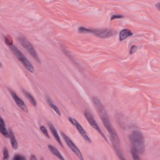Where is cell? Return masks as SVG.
<instances>
[{
    "mask_svg": "<svg viewBox=\"0 0 160 160\" xmlns=\"http://www.w3.org/2000/svg\"><path fill=\"white\" fill-rule=\"evenodd\" d=\"M93 101L96 108L97 109V111L99 114V117H100V118L102 121V123H103L106 129L107 130L109 134H110V136H111V138L113 146H119L120 143L118 135L117 134L115 130L114 129V128L113 127L111 122H110L108 113L106 112L103 105H102L101 102L97 97H93Z\"/></svg>",
    "mask_w": 160,
    "mask_h": 160,
    "instance_id": "1",
    "label": "cell"
},
{
    "mask_svg": "<svg viewBox=\"0 0 160 160\" xmlns=\"http://www.w3.org/2000/svg\"><path fill=\"white\" fill-rule=\"evenodd\" d=\"M130 143L132 145V148L138 154L143 155L145 150L144 138L140 130H133L129 135Z\"/></svg>",
    "mask_w": 160,
    "mask_h": 160,
    "instance_id": "2",
    "label": "cell"
},
{
    "mask_svg": "<svg viewBox=\"0 0 160 160\" xmlns=\"http://www.w3.org/2000/svg\"><path fill=\"white\" fill-rule=\"evenodd\" d=\"M80 33H91L101 38H106L113 36L116 34V31L109 29H91L85 27H80L78 29Z\"/></svg>",
    "mask_w": 160,
    "mask_h": 160,
    "instance_id": "3",
    "label": "cell"
},
{
    "mask_svg": "<svg viewBox=\"0 0 160 160\" xmlns=\"http://www.w3.org/2000/svg\"><path fill=\"white\" fill-rule=\"evenodd\" d=\"M9 47L11 50V51L13 52V54L16 57V58L23 64L24 66L25 67L30 73H33L34 72V69L33 66L31 65L29 60H28L26 58V57L24 56L22 53H21V51L20 50V49L13 44L11 45H9Z\"/></svg>",
    "mask_w": 160,
    "mask_h": 160,
    "instance_id": "4",
    "label": "cell"
},
{
    "mask_svg": "<svg viewBox=\"0 0 160 160\" xmlns=\"http://www.w3.org/2000/svg\"><path fill=\"white\" fill-rule=\"evenodd\" d=\"M18 40L20 45L24 47V48L25 49L28 53H29V54L33 57L35 60H36V61L38 62H40V59L39 58L36 50H35L33 46H32V45L26 40L24 36H19L18 38Z\"/></svg>",
    "mask_w": 160,
    "mask_h": 160,
    "instance_id": "5",
    "label": "cell"
},
{
    "mask_svg": "<svg viewBox=\"0 0 160 160\" xmlns=\"http://www.w3.org/2000/svg\"><path fill=\"white\" fill-rule=\"evenodd\" d=\"M84 115L85 118H86L87 121L88 122V123H90V125L92 127H93L95 130H97L98 132L99 133V134H100L101 136L104 138V140L106 142H108V141L107 140V138H106V137L105 136L104 133L102 132L101 130L100 129V128H99V125L98 124V123H97V122H96L95 119L94 118L93 116L92 115V114L91 113V112L89 111L88 109H85L84 110Z\"/></svg>",
    "mask_w": 160,
    "mask_h": 160,
    "instance_id": "6",
    "label": "cell"
},
{
    "mask_svg": "<svg viewBox=\"0 0 160 160\" xmlns=\"http://www.w3.org/2000/svg\"><path fill=\"white\" fill-rule=\"evenodd\" d=\"M61 134L62 135V137L63 138L64 141H65V143L67 144L69 148L71 149V150H72V151L80 159V160H84L83 156L82 153H81L80 150H79V148L76 146V144L73 143L72 140H71L70 138L65 133L61 132Z\"/></svg>",
    "mask_w": 160,
    "mask_h": 160,
    "instance_id": "7",
    "label": "cell"
},
{
    "mask_svg": "<svg viewBox=\"0 0 160 160\" xmlns=\"http://www.w3.org/2000/svg\"><path fill=\"white\" fill-rule=\"evenodd\" d=\"M68 119L70 122V123H72L73 125L75 126L78 132H79V133L81 134V136L84 138V140L88 142V143H91L92 141L90 139V138L89 137L86 131H85V130L82 127V126H81V124L77 122V120L76 119H74V118H72V117H69Z\"/></svg>",
    "mask_w": 160,
    "mask_h": 160,
    "instance_id": "8",
    "label": "cell"
},
{
    "mask_svg": "<svg viewBox=\"0 0 160 160\" xmlns=\"http://www.w3.org/2000/svg\"><path fill=\"white\" fill-rule=\"evenodd\" d=\"M9 91V93H10L11 95L12 98L14 99V101H15L16 104L18 106V107L20 108H21V110H23L24 112L28 113V108H27L26 105H25V103H24V101L13 91L10 90Z\"/></svg>",
    "mask_w": 160,
    "mask_h": 160,
    "instance_id": "9",
    "label": "cell"
},
{
    "mask_svg": "<svg viewBox=\"0 0 160 160\" xmlns=\"http://www.w3.org/2000/svg\"><path fill=\"white\" fill-rule=\"evenodd\" d=\"M48 125H49V129L51 130V132L53 134V136L55 138V140H56V141L58 142V143L59 144V145L61 146H63V144H62V142L61 141V139H60V137L59 136V134L58 133V131H57L56 128L54 126L53 124L50 123H48Z\"/></svg>",
    "mask_w": 160,
    "mask_h": 160,
    "instance_id": "10",
    "label": "cell"
},
{
    "mask_svg": "<svg viewBox=\"0 0 160 160\" xmlns=\"http://www.w3.org/2000/svg\"><path fill=\"white\" fill-rule=\"evenodd\" d=\"M0 133L3 135V136L6 138H8L9 136L8 131L6 128L5 121L1 116H0Z\"/></svg>",
    "mask_w": 160,
    "mask_h": 160,
    "instance_id": "11",
    "label": "cell"
},
{
    "mask_svg": "<svg viewBox=\"0 0 160 160\" xmlns=\"http://www.w3.org/2000/svg\"><path fill=\"white\" fill-rule=\"evenodd\" d=\"M48 148L49 149V150L51 151V153H52L53 155H54L55 156H56L58 158H59L60 160H66L65 158H64L63 155L61 154V153L57 150L55 146H53V145L49 144L48 146Z\"/></svg>",
    "mask_w": 160,
    "mask_h": 160,
    "instance_id": "12",
    "label": "cell"
},
{
    "mask_svg": "<svg viewBox=\"0 0 160 160\" xmlns=\"http://www.w3.org/2000/svg\"><path fill=\"white\" fill-rule=\"evenodd\" d=\"M9 137L10 139L11 144L12 148L14 149V150H16L18 147V142L16 141L15 134H14L13 131L11 129H9Z\"/></svg>",
    "mask_w": 160,
    "mask_h": 160,
    "instance_id": "13",
    "label": "cell"
},
{
    "mask_svg": "<svg viewBox=\"0 0 160 160\" xmlns=\"http://www.w3.org/2000/svg\"><path fill=\"white\" fill-rule=\"evenodd\" d=\"M133 35V33L130 30L128 29H124L121 31L119 33V40L123 41L127 38H128Z\"/></svg>",
    "mask_w": 160,
    "mask_h": 160,
    "instance_id": "14",
    "label": "cell"
},
{
    "mask_svg": "<svg viewBox=\"0 0 160 160\" xmlns=\"http://www.w3.org/2000/svg\"><path fill=\"white\" fill-rule=\"evenodd\" d=\"M47 102H48V103L49 105V106H50V107L53 109V110H54V111L58 115V116H61V111H60V110L59 109V108L57 107V106L55 105L54 103H53L51 99L49 98L48 97H47Z\"/></svg>",
    "mask_w": 160,
    "mask_h": 160,
    "instance_id": "15",
    "label": "cell"
},
{
    "mask_svg": "<svg viewBox=\"0 0 160 160\" xmlns=\"http://www.w3.org/2000/svg\"><path fill=\"white\" fill-rule=\"evenodd\" d=\"M23 93L24 95H25V97L28 99V100L30 101V102L31 103V104L32 105H33L34 106H36L37 105V103L36 101V100H35V99L34 98V97L32 96L29 92H28L25 90H23Z\"/></svg>",
    "mask_w": 160,
    "mask_h": 160,
    "instance_id": "16",
    "label": "cell"
},
{
    "mask_svg": "<svg viewBox=\"0 0 160 160\" xmlns=\"http://www.w3.org/2000/svg\"><path fill=\"white\" fill-rule=\"evenodd\" d=\"M114 148V150H115L116 153L118 155V158H119L120 160H126L125 157H124L123 153L121 150L120 149V146H115V147H113Z\"/></svg>",
    "mask_w": 160,
    "mask_h": 160,
    "instance_id": "17",
    "label": "cell"
},
{
    "mask_svg": "<svg viewBox=\"0 0 160 160\" xmlns=\"http://www.w3.org/2000/svg\"><path fill=\"white\" fill-rule=\"evenodd\" d=\"M131 154L132 155V158L133 160H141L139 154H138L136 151L134 150L133 148L131 149Z\"/></svg>",
    "mask_w": 160,
    "mask_h": 160,
    "instance_id": "18",
    "label": "cell"
},
{
    "mask_svg": "<svg viewBox=\"0 0 160 160\" xmlns=\"http://www.w3.org/2000/svg\"><path fill=\"white\" fill-rule=\"evenodd\" d=\"M3 160H8L9 158V152L8 149L6 148H4L3 150Z\"/></svg>",
    "mask_w": 160,
    "mask_h": 160,
    "instance_id": "19",
    "label": "cell"
},
{
    "mask_svg": "<svg viewBox=\"0 0 160 160\" xmlns=\"http://www.w3.org/2000/svg\"><path fill=\"white\" fill-rule=\"evenodd\" d=\"M12 160H26V158L24 156L20 155V154H16L14 157L13 158Z\"/></svg>",
    "mask_w": 160,
    "mask_h": 160,
    "instance_id": "20",
    "label": "cell"
},
{
    "mask_svg": "<svg viewBox=\"0 0 160 160\" xmlns=\"http://www.w3.org/2000/svg\"><path fill=\"white\" fill-rule=\"evenodd\" d=\"M40 130L41 131V132L43 133L46 136H47V138H49V133L48 132V130L47 129V128H46L45 126H41L40 127Z\"/></svg>",
    "mask_w": 160,
    "mask_h": 160,
    "instance_id": "21",
    "label": "cell"
},
{
    "mask_svg": "<svg viewBox=\"0 0 160 160\" xmlns=\"http://www.w3.org/2000/svg\"><path fill=\"white\" fill-rule=\"evenodd\" d=\"M136 49H137V47H136V46H135V45L131 46V47L130 48V54H133V53H134L135 51H136Z\"/></svg>",
    "mask_w": 160,
    "mask_h": 160,
    "instance_id": "22",
    "label": "cell"
},
{
    "mask_svg": "<svg viewBox=\"0 0 160 160\" xmlns=\"http://www.w3.org/2000/svg\"><path fill=\"white\" fill-rule=\"evenodd\" d=\"M124 16L123 15H113L111 16V20H113L114 19H118V18H123Z\"/></svg>",
    "mask_w": 160,
    "mask_h": 160,
    "instance_id": "23",
    "label": "cell"
},
{
    "mask_svg": "<svg viewBox=\"0 0 160 160\" xmlns=\"http://www.w3.org/2000/svg\"><path fill=\"white\" fill-rule=\"evenodd\" d=\"M30 160H37V158L36 156H35L34 155H31V157H30Z\"/></svg>",
    "mask_w": 160,
    "mask_h": 160,
    "instance_id": "24",
    "label": "cell"
},
{
    "mask_svg": "<svg viewBox=\"0 0 160 160\" xmlns=\"http://www.w3.org/2000/svg\"><path fill=\"white\" fill-rule=\"evenodd\" d=\"M156 8H157V9L160 11V3H157V4L156 5Z\"/></svg>",
    "mask_w": 160,
    "mask_h": 160,
    "instance_id": "25",
    "label": "cell"
},
{
    "mask_svg": "<svg viewBox=\"0 0 160 160\" xmlns=\"http://www.w3.org/2000/svg\"><path fill=\"white\" fill-rule=\"evenodd\" d=\"M3 65H2V63H1V61H0V68H2Z\"/></svg>",
    "mask_w": 160,
    "mask_h": 160,
    "instance_id": "26",
    "label": "cell"
},
{
    "mask_svg": "<svg viewBox=\"0 0 160 160\" xmlns=\"http://www.w3.org/2000/svg\"><path fill=\"white\" fill-rule=\"evenodd\" d=\"M40 160H44V158L41 157V159H40Z\"/></svg>",
    "mask_w": 160,
    "mask_h": 160,
    "instance_id": "27",
    "label": "cell"
}]
</instances>
